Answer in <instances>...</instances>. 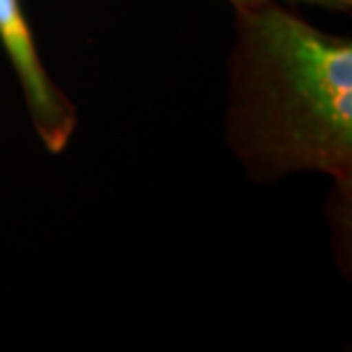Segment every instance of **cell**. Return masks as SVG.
Returning a JSON list of instances; mask_svg holds the SVG:
<instances>
[{
    "label": "cell",
    "instance_id": "6da1fadb",
    "mask_svg": "<svg viewBox=\"0 0 352 352\" xmlns=\"http://www.w3.org/2000/svg\"><path fill=\"white\" fill-rule=\"evenodd\" d=\"M227 142L256 183L320 172L352 186V39L267 0L234 7Z\"/></svg>",
    "mask_w": 352,
    "mask_h": 352
},
{
    "label": "cell",
    "instance_id": "7a4b0ae2",
    "mask_svg": "<svg viewBox=\"0 0 352 352\" xmlns=\"http://www.w3.org/2000/svg\"><path fill=\"white\" fill-rule=\"evenodd\" d=\"M0 46L16 74L37 138L46 151L62 153L78 129V112L48 74L21 0H0Z\"/></svg>",
    "mask_w": 352,
    "mask_h": 352
},
{
    "label": "cell",
    "instance_id": "3957f363",
    "mask_svg": "<svg viewBox=\"0 0 352 352\" xmlns=\"http://www.w3.org/2000/svg\"><path fill=\"white\" fill-rule=\"evenodd\" d=\"M231 7H241V5H258V3H267V0H227ZM279 3H302V5H316L322 7V10H332V12H341L348 14L352 10V0H279Z\"/></svg>",
    "mask_w": 352,
    "mask_h": 352
}]
</instances>
